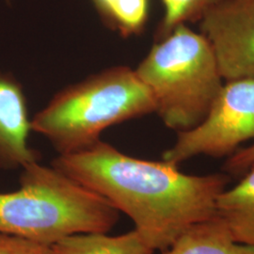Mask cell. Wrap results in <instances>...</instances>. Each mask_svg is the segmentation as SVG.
Masks as SVG:
<instances>
[{"label":"cell","instance_id":"obj_7","mask_svg":"<svg viewBox=\"0 0 254 254\" xmlns=\"http://www.w3.org/2000/svg\"><path fill=\"white\" fill-rule=\"evenodd\" d=\"M30 120L18 82L0 73V168L10 170L38 162L40 154L28 143Z\"/></svg>","mask_w":254,"mask_h":254},{"label":"cell","instance_id":"obj_10","mask_svg":"<svg viewBox=\"0 0 254 254\" xmlns=\"http://www.w3.org/2000/svg\"><path fill=\"white\" fill-rule=\"evenodd\" d=\"M55 254H154L136 229L110 236L107 233L76 234L51 246Z\"/></svg>","mask_w":254,"mask_h":254},{"label":"cell","instance_id":"obj_3","mask_svg":"<svg viewBox=\"0 0 254 254\" xmlns=\"http://www.w3.org/2000/svg\"><path fill=\"white\" fill-rule=\"evenodd\" d=\"M154 111V97L136 70L116 66L60 91L30 127L60 155L74 154L100 141L106 128Z\"/></svg>","mask_w":254,"mask_h":254},{"label":"cell","instance_id":"obj_12","mask_svg":"<svg viewBox=\"0 0 254 254\" xmlns=\"http://www.w3.org/2000/svg\"><path fill=\"white\" fill-rule=\"evenodd\" d=\"M226 0H161L164 16L156 32L158 40L167 36L174 27L200 21L209 10Z\"/></svg>","mask_w":254,"mask_h":254},{"label":"cell","instance_id":"obj_2","mask_svg":"<svg viewBox=\"0 0 254 254\" xmlns=\"http://www.w3.org/2000/svg\"><path fill=\"white\" fill-rule=\"evenodd\" d=\"M18 190L0 193V233L52 246L64 237L108 233L120 218L109 201L53 167H23Z\"/></svg>","mask_w":254,"mask_h":254},{"label":"cell","instance_id":"obj_8","mask_svg":"<svg viewBox=\"0 0 254 254\" xmlns=\"http://www.w3.org/2000/svg\"><path fill=\"white\" fill-rule=\"evenodd\" d=\"M162 254H254V247L236 241L217 214L188 228Z\"/></svg>","mask_w":254,"mask_h":254},{"label":"cell","instance_id":"obj_6","mask_svg":"<svg viewBox=\"0 0 254 254\" xmlns=\"http://www.w3.org/2000/svg\"><path fill=\"white\" fill-rule=\"evenodd\" d=\"M226 81L254 78V0H226L200 20Z\"/></svg>","mask_w":254,"mask_h":254},{"label":"cell","instance_id":"obj_11","mask_svg":"<svg viewBox=\"0 0 254 254\" xmlns=\"http://www.w3.org/2000/svg\"><path fill=\"white\" fill-rule=\"evenodd\" d=\"M109 27L124 37L139 34L149 13V0H92Z\"/></svg>","mask_w":254,"mask_h":254},{"label":"cell","instance_id":"obj_5","mask_svg":"<svg viewBox=\"0 0 254 254\" xmlns=\"http://www.w3.org/2000/svg\"><path fill=\"white\" fill-rule=\"evenodd\" d=\"M254 138V78L227 81L199 126L178 132L163 160L179 164L197 155L221 157L234 154Z\"/></svg>","mask_w":254,"mask_h":254},{"label":"cell","instance_id":"obj_4","mask_svg":"<svg viewBox=\"0 0 254 254\" xmlns=\"http://www.w3.org/2000/svg\"><path fill=\"white\" fill-rule=\"evenodd\" d=\"M136 73L151 91L165 126L178 132L199 126L223 87L208 41L186 24L158 40Z\"/></svg>","mask_w":254,"mask_h":254},{"label":"cell","instance_id":"obj_14","mask_svg":"<svg viewBox=\"0 0 254 254\" xmlns=\"http://www.w3.org/2000/svg\"><path fill=\"white\" fill-rule=\"evenodd\" d=\"M254 163V144L236 150L224 164V170L229 173L239 175L245 173Z\"/></svg>","mask_w":254,"mask_h":254},{"label":"cell","instance_id":"obj_9","mask_svg":"<svg viewBox=\"0 0 254 254\" xmlns=\"http://www.w3.org/2000/svg\"><path fill=\"white\" fill-rule=\"evenodd\" d=\"M216 210L236 241L254 247V163L236 187L218 195Z\"/></svg>","mask_w":254,"mask_h":254},{"label":"cell","instance_id":"obj_1","mask_svg":"<svg viewBox=\"0 0 254 254\" xmlns=\"http://www.w3.org/2000/svg\"><path fill=\"white\" fill-rule=\"evenodd\" d=\"M52 167L127 214L146 243L161 253L191 225L217 215L216 201L230 181L223 173L190 175L164 160L132 157L101 140L59 155Z\"/></svg>","mask_w":254,"mask_h":254},{"label":"cell","instance_id":"obj_13","mask_svg":"<svg viewBox=\"0 0 254 254\" xmlns=\"http://www.w3.org/2000/svg\"><path fill=\"white\" fill-rule=\"evenodd\" d=\"M0 254H55L51 246L0 233Z\"/></svg>","mask_w":254,"mask_h":254}]
</instances>
